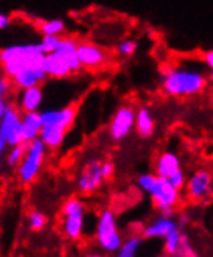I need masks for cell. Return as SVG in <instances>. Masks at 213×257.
I'll return each mask as SVG.
<instances>
[{
	"mask_svg": "<svg viewBox=\"0 0 213 257\" xmlns=\"http://www.w3.org/2000/svg\"><path fill=\"white\" fill-rule=\"evenodd\" d=\"M104 181H108L103 173V161L100 158H92L89 159L77 178V186L81 193H94L97 192Z\"/></svg>",
	"mask_w": 213,
	"mask_h": 257,
	"instance_id": "11",
	"label": "cell"
},
{
	"mask_svg": "<svg viewBox=\"0 0 213 257\" xmlns=\"http://www.w3.org/2000/svg\"><path fill=\"white\" fill-rule=\"evenodd\" d=\"M87 257H103L101 254H90V255H87Z\"/></svg>",
	"mask_w": 213,
	"mask_h": 257,
	"instance_id": "35",
	"label": "cell"
},
{
	"mask_svg": "<svg viewBox=\"0 0 213 257\" xmlns=\"http://www.w3.org/2000/svg\"><path fill=\"white\" fill-rule=\"evenodd\" d=\"M8 101V100H7ZM7 101H0V118L4 115V111H5V106H7Z\"/></svg>",
	"mask_w": 213,
	"mask_h": 257,
	"instance_id": "34",
	"label": "cell"
},
{
	"mask_svg": "<svg viewBox=\"0 0 213 257\" xmlns=\"http://www.w3.org/2000/svg\"><path fill=\"white\" fill-rule=\"evenodd\" d=\"M0 139L8 147L24 142L22 141V112L14 101H7L4 115L0 118Z\"/></svg>",
	"mask_w": 213,
	"mask_h": 257,
	"instance_id": "9",
	"label": "cell"
},
{
	"mask_svg": "<svg viewBox=\"0 0 213 257\" xmlns=\"http://www.w3.org/2000/svg\"><path fill=\"white\" fill-rule=\"evenodd\" d=\"M95 234H97V243L103 251L114 254L120 248V245L123 243V235H121L118 229L114 210L111 209L101 210L97 218Z\"/></svg>",
	"mask_w": 213,
	"mask_h": 257,
	"instance_id": "7",
	"label": "cell"
},
{
	"mask_svg": "<svg viewBox=\"0 0 213 257\" xmlns=\"http://www.w3.org/2000/svg\"><path fill=\"white\" fill-rule=\"evenodd\" d=\"M66 221H64V229H66V234L73 238V240H78L81 238L83 235V228H84V212L83 214H75V215H69V217H64Z\"/></svg>",
	"mask_w": 213,
	"mask_h": 257,
	"instance_id": "20",
	"label": "cell"
},
{
	"mask_svg": "<svg viewBox=\"0 0 213 257\" xmlns=\"http://www.w3.org/2000/svg\"><path fill=\"white\" fill-rule=\"evenodd\" d=\"M30 221H32V228H33L35 231L41 229L42 226H44L45 223H47V220H45V217H44L42 214H38V212L32 214V217H30Z\"/></svg>",
	"mask_w": 213,
	"mask_h": 257,
	"instance_id": "29",
	"label": "cell"
},
{
	"mask_svg": "<svg viewBox=\"0 0 213 257\" xmlns=\"http://www.w3.org/2000/svg\"><path fill=\"white\" fill-rule=\"evenodd\" d=\"M41 115L39 111L33 112H22V141L32 142L39 138L41 133Z\"/></svg>",
	"mask_w": 213,
	"mask_h": 257,
	"instance_id": "18",
	"label": "cell"
},
{
	"mask_svg": "<svg viewBox=\"0 0 213 257\" xmlns=\"http://www.w3.org/2000/svg\"><path fill=\"white\" fill-rule=\"evenodd\" d=\"M39 115L42 122L39 139L47 150H58L64 144L67 133L77 120V108L73 104H67L63 108L41 109Z\"/></svg>",
	"mask_w": 213,
	"mask_h": 257,
	"instance_id": "2",
	"label": "cell"
},
{
	"mask_svg": "<svg viewBox=\"0 0 213 257\" xmlns=\"http://www.w3.org/2000/svg\"><path fill=\"white\" fill-rule=\"evenodd\" d=\"M61 39H63V36H50V35H42L38 44H39L41 50H42L45 55H47V53H52V52H55V50L59 47Z\"/></svg>",
	"mask_w": 213,
	"mask_h": 257,
	"instance_id": "25",
	"label": "cell"
},
{
	"mask_svg": "<svg viewBox=\"0 0 213 257\" xmlns=\"http://www.w3.org/2000/svg\"><path fill=\"white\" fill-rule=\"evenodd\" d=\"M137 187L148 193L151 203L159 214L174 215L176 209L182 203V193L166 178L157 176L154 172L142 173L137 178Z\"/></svg>",
	"mask_w": 213,
	"mask_h": 257,
	"instance_id": "3",
	"label": "cell"
},
{
	"mask_svg": "<svg viewBox=\"0 0 213 257\" xmlns=\"http://www.w3.org/2000/svg\"><path fill=\"white\" fill-rule=\"evenodd\" d=\"M11 25V18L8 16L7 13L0 11V30H7Z\"/></svg>",
	"mask_w": 213,
	"mask_h": 257,
	"instance_id": "31",
	"label": "cell"
},
{
	"mask_svg": "<svg viewBox=\"0 0 213 257\" xmlns=\"http://www.w3.org/2000/svg\"><path fill=\"white\" fill-rule=\"evenodd\" d=\"M211 228H213V217H211Z\"/></svg>",
	"mask_w": 213,
	"mask_h": 257,
	"instance_id": "37",
	"label": "cell"
},
{
	"mask_svg": "<svg viewBox=\"0 0 213 257\" xmlns=\"http://www.w3.org/2000/svg\"><path fill=\"white\" fill-rule=\"evenodd\" d=\"M208 81H213V72H210V75H208Z\"/></svg>",
	"mask_w": 213,
	"mask_h": 257,
	"instance_id": "36",
	"label": "cell"
},
{
	"mask_svg": "<svg viewBox=\"0 0 213 257\" xmlns=\"http://www.w3.org/2000/svg\"><path fill=\"white\" fill-rule=\"evenodd\" d=\"M179 169H182L180 156L171 150H165L159 153L153 164V172L160 178H170Z\"/></svg>",
	"mask_w": 213,
	"mask_h": 257,
	"instance_id": "15",
	"label": "cell"
},
{
	"mask_svg": "<svg viewBox=\"0 0 213 257\" xmlns=\"http://www.w3.org/2000/svg\"><path fill=\"white\" fill-rule=\"evenodd\" d=\"M78 41L73 38H63L59 47L44 56V69L49 78L63 80L83 70L77 55Z\"/></svg>",
	"mask_w": 213,
	"mask_h": 257,
	"instance_id": "5",
	"label": "cell"
},
{
	"mask_svg": "<svg viewBox=\"0 0 213 257\" xmlns=\"http://www.w3.org/2000/svg\"><path fill=\"white\" fill-rule=\"evenodd\" d=\"M18 108L21 112H33V111H41L42 103H44V89L42 86H33L18 90L16 101Z\"/></svg>",
	"mask_w": 213,
	"mask_h": 257,
	"instance_id": "14",
	"label": "cell"
},
{
	"mask_svg": "<svg viewBox=\"0 0 213 257\" xmlns=\"http://www.w3.org/2000/svg\"><path fill=\"white\" fill-rule=\"evenodd\" d=\"M38 30L41 35L63 36L66 33V22L63 19H45L38 22Z\"/></svg>",
	"mask_w": 213,
	"mask_h": 257,
	"instance_id": "21",
	"label": "cell"
},
{
	"mask_svg": "<svg viewBox=\"0 0 213 257\" xmlns=\"http://www.w3.org/2000/svg\"><path fill=\"white\" fill-rule=\"evenodd\" d=\"M174 257H199V255H197L196 248L193 246V243L190 241L187 234L184 235V238H182V243H180V246H179Z\"/></svg>",
	"mask_w": 213,
	"mask_h": 257,
	"instance_id": "27",
	"label": "cell"
},
{
	"mask_svg": "<svg viewBox=\"0 0 213 257\" xmlns=\"http://www.w3.org/2000/svg\"><path fill=\"white\" fill-rule=\"evenodd\" d=\"M45 53L38 42H16L0 49V70L8 78L22 70L42 66Z\"/></svg>",
	"mask_w": 213,
	"mask_h": 257,
	"instance_id": "4",
	"label": "cell"
},
{
	"mask_svg": "<svg viewBox=\"0 0 213 257\" xmlns=\"http://www.w3.org/2000/svg\"><path fill=\"white\" fill-rule=\"evenodd\" d=\"M176 229H180L177 223L176 214L174 215H166V214H159L151 220L142 231L143 238H153V240H163L166 235H170Z\"/></svg>",
	"mask_w": 213,
	"mask_h": 257,
	"instance_id": "13",
	"label": "cell"
},
{
	"mask_svg": "<svg viewBox=\"0 0 213 257\" xmlns=\"http://www.w3.org/2000/svg\"><path fill=\"white\" fill-rule=\"evenodd\" d=\"M187 173H185V170L184 169H179L177 172H174L170 178H166L170 181V183L177 189V190H184V187H185V183H187Z\"/></svg>",
	"mask_w": 213,
	"mask_h": 257,
	"instance_id": "28",
	"label": "cell"
},
{
	"mask_svg": "<svg viewBox=\"0 0 213 257\" xmlns=\"http://www.w3.org/2000/svg\"><path fill=\"white\" fill-rule=\"evenodd\" d=\"M28 142H21L16 145H11L7 148L5 151V162L8 167H18V165L22 162L24 156H25V151H27Z\"/></svg>",
	"mask_w": 213,
	"mask_h": 257,
	"instance_id": "22",
	"label": "cell"
},
{
	"mask_svg": "<svg viewBox=\"0 0 213 257\" xmlns=\"http://www.w3.org/2000/svg\"><path fill=\"white\" fill-rule=\"evenodd\" d=\"M176 218H177V223H179V226H180V229H184L185 226L190 223V217H188V214H185V212H184V214H179Z\"/></svg>",
	"mask_w": 213,
	"mask_h": 257,
	"instance_id": "32",
	"label": "cell"
},
{
	"mask_svg": "<svg viewBox=\"0 0 213 257\" xmlns=\"http://www.w3.org/2000/svg\"><path fill=\"white\" fill-rule=\"evenodd\" d=\"M139 50V41L135 39H123L115 45V53L121 58H131Z\"/></svg>",
	"mask_w": 213,
	"mask_h": 257,
	"instance_id": "24",
	"label": "cell"
},
{
	"mask_svg": "<svg viewBox=\"0 0 213 257\" xmlns=\"http://www.w3.org/2000/svg\"><path fill=\"white\" fill-rule=\"evenodd\" d=\"M143 245V237L142 235H129L123 238V243L114 252L115 257H139L140 248Z\"/></svg>",
	"mask_w": 213,
	"mask_h": 257,
	"instance_id": "19",
	"label": "cell"
},
{
	"mask_svg": "<svg viewBox=\"0 0 213 257\" xmlns=\"http://www.w3.org/2000/svg\"><path fill=\"white\" fill-rule=\"evenodd\" d=\"M47 156V147L42 144V141L38 138L32 142H28L25 156L22 162L18 165V176L24 184H30L38 178L41 173V169L45 162Z\"/></svg>",
	"mask_w": 213,
	"mask_h": 257,
	"instance_id": "8",
	"label": "cell"
},
{
	"mask_svg": "<svg viewBox=\"0 0 213 257\" xmlns=\"http://www.w3.org/2000/svg\"><path fill=\"white\" fill-rule=\"evenodd\" d=\"M135 108L129 103H123L115 109L108 126V134L112 142H123L134 131Z\"/></svg>",
	"mask_w": 213,
	"mask_h": 257,
	"instance_id": "10",
	"label": "cell"
},
{
	"mask_svg": "<svg viewBox=\"0 0 213 257\" xmlns=\"http://www.w3.org/2000/svg\"><path fill=\"white\" fill-rule=\"evenodd\" d=\"M134 131L143 139H148L156 131V118L153 115L149 106L135 108V120H134Z\"/></svg>",
	"mask_w": 213,
	"mask_h": 257,
	"instance_id": "17",
	"label": "cell"
},
{
	"mask_svg": "<svg viewBox=\"0 0 213 257\" xmlns=\"http://www.w3.org/2000/svg\"><path fill=\"white\" fill-rule=\"evenodd\" d=\"M201 61L202 64L210 70L213 72V50H205L201 53Z\"/></svg>",
	"mask_w": 213,
	"mask_h": 257,
	"instance_id": "30",
	"label": "cell"
},
{
	"mask_svg": "<svg viewBox=\"0 0 213 257\" xmlns=\"http://www.w3.org/2000/svg\"><path fill=\"white\" fill-rule=\"evenodd\" d=\"M77 55L83 69L89 70H100L104 66H108L111 61L109 52L104 50L101 45L90 41H78Z\"/></svg>",
	"mask_w": 213,
	"mask_h": 257,
	"instance_id": "12",
	"label": "cell"
},
{
	"mask_svg": "<svg viewBox=\"0 0 213 257\" xmlns=\"http://www.w3.org/2000/svg\"><path fill=\"white\" fill-rule=\"evenodd\" d=\"M13 83L14 89H27V87H33V86H42L45 81L49 80L47 73H45L44 66H38V67H32L22 70L21 73L14 75L13 78H10Z\"/></svg>",
	"mask_w": 213,
	"mask_h": 257,
	"instance_id": "16",
	"label": "cell"
},
{
	"mask_svg": "<svg viewBox=\"0 0 213 257\" xmlns=\"http://www.w3.org/2000/svg\"><path fill=\"white\" fill-rule=\"evenodd\" d=\"M208 86V75L194 66H168L162 72L160 89L165 95L188 98L199 95Z\"/></svg>",
	"mask_w": 213,
	"mask_h": 257,
	"instance_id": "1",
	"label": "cell"
},
{
	"mask_svg": "<svg viewBox=\"0 0 213 257\" xmlns=\"http://www.w3.org/2000/svg\"><path fill=\"white\" fill-rule=\"evenodd\" d=\"M184 195L191 204H207L213 198V167L202 165L194 169L187 176Z\"/></svg>",
	"mask_w": 213,
	"mask_h": 257,
	"instance_id": "6",
	"label": "cell"
},
{
	"mask_svg": "<svg viewBox=\"0 0 213 257\" xmlns=\"http://www.w3.org/2000/svg\"><path fill=\"white\" fill-rule=\"evenodd\" d=\"M8 145L5 144V141L0 139V170H2V164H4V159H5V151H7Z\"/></svg>",
	"mask_w": 213,
	"mask_h": 257,
	"instance_id": "33",
	"label": "cell"
},
{
	"mask_svg": "<svg viewBox=\"0 0 213 257\" xmlns=\"http://www.w3.org/2000/svg\"><path fill=\"white\" fill-rule=\"evenodd\" d=\"M185 235V231L184 229H176L174 232H171L170 235H166L163 238V251L166 255L170 257H174L180 243H182V238Z\"/></svg>",
	"mask_w": 213,
	"mask_h": 257,
	"instance_id": "23",
	"label": "cell"
},
{
	"mask_svg": "<svg viewBox=\"0 0 213 257\" xmlns=\"http://www.w3.org/2000/svg\"><path fill=\"white\" fill-rule=\"evenodd\" d=\"M84 209H86L84 204L78 198H69L63 206V215L69 217V215H75V214H83Z\"/></svg>",
	"mask_w": 213,
	"mask_h": 257,
	"instance_id": "26",
	"label": "cell"
}]
</instances>
